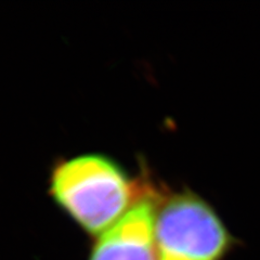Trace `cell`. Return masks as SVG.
<instances>
[{"instance_id":"cell-3","label":"cell","mask_w":260,"mask_h":260,"mask_svg":"<svg viewBox=\"0 0 260 260\" xmlns=\"http://www.w3.org/2000/svg\"><path fill=\"white\" fill-rule=\"evenodd\" d=\"M161 195L146 197L99 237L87 260H157L155 218Z\"/></svg>"},{"instance_id":"cell-2","label":"cell","mask_w":260,"mask_h":260,"mask_svg":"<svg viewBox=\"0 0 260 260\" xmlns=\"http://www.w3.org/2000/svg\"><path fill=\"white\" fill-rule=\"evenodd\" d=\"M155 242L157 260H225L237 244L215 208L192 191L161 197Z\"/></svg>"},{"instance_id":"cell-1","label":"cell","mask_w":260,"mask_h":260,"mask_svg":"<svg viewBox=\"0 0 260 260\" xmlns=\"http://www.w3.org/2000/svg\"><path fill=\"white\" fill-rule=\"evenodd\" d=\"M50 192L72 220L95 239L157 190L134 180L114 159L87 154L53 168Z\"/></svg>"}]
</instances>
